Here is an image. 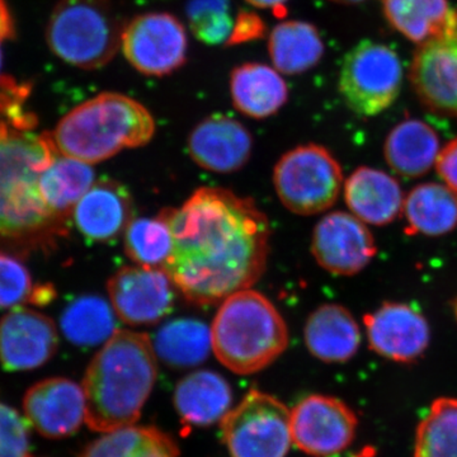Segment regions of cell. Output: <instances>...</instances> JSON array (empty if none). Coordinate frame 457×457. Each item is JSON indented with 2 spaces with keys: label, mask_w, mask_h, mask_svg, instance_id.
<instances>
[{
  "label": "cell",
  "mask_w": 457,
  "mask_h": 457,
  "mask_svg": "<svg viewBox=\"0 0 457 457\" xmlns=\"http://www.w3.org/2000/svg\"><path fill=\"white\" fill-rule=\"evenodd\" d=\"M90 164L57 154L40 179V191L47 209L69 225L75 206L95 183Z\"/></svg>",
  "instance_id": "obj_27"
},
{
  "label": "cell",
  "mask_w": 457,
  "mask_h": 457,
  "mask_svg": "<svg viewBox=\"0 0 457 457\" xmlns=\"http://www.w3.org/2000/svg\"><path fill=\"white\" fill-rule=\"evenodd\" d=\"M116 312L97 295H86L69 303L60 319L62 335L78 347L106 343L117 332Z\"/></svg>",
  "instance_id": "obj_29"
},
{
  "label": "cell",
  "mask_w": 457,
  "mask_h": 457,
  "mask_svg": "<svg viewBox=\"0 0 457 457\" xmlns=\"http://www.w3.org/2000/svg\"><path fill=\"white\" fill-rule=\"evenodd\" d=\"M108 295L116 317L132 327L154 326L171 312L177 288L163 269L122 267L110 278Z\"/></svg>",
  "instance_id": "obj_13"
},
{
  "label": "cell",
  "mask_w": 457,
  "mask_h": 457,
  "mask_svg": "<svg viewBox=\"0 0 457 457\" xmlns=\"http://www.w3.org/2000/svg\"><path fill=\"white\" fill-rule=\"evenodd\" d=\"M359 420L342 400L311 395L291 411V436L297 449L312 457H333L351 446Z\"/></svg>",
  "instance_id": "obj_12"
},
{
  "label": "cell",
  "mask_w": 457,
  "mask_h": 457,
  "mask_svg": "<svg viewBox=\"0 0 457 457\" xmlns=\"http://www.w3.org/2000/svg\"><path fill=\"white\" fill-rule=\"evenodd\" d=\"M123 29L112 0H60L47 23L46 41L66 64L95 71L119 53Z\"/></svg>",
  "instance_id": "obj_6"
},
{
  "label": "cell",
  "mask_w": 457,
  "mask_h": 457,
  "mask_svg": "<svg viewBox=\"0 0 457 457\" xmlns=\"http://www.w3.org/2000/svg\"><path fill=\"white\" fill-rule=\"evenodd\" d=\"M188 25L198 40L219 45L230 40L234 20L228 0H189Z\"/></svg>",
  "instance_id": "obj_34"
},
{
  "label": "cell",
  "mask_w": 457,
  "mask_h": 457,
  "mask_svg": "<svg viewBox=\"0 0 457 457\" xmlns=\"http://www.w3.org/2000/svg\"><path fill=\"white\" fill-rule=\"evenodd\" d=\"M79 457H179L176 444L155 427H126L104 433Z\"/></svg>",
  "instance_id": "obj_30"
},
{
  "label": "cell",
  "mask_w": 457,
  "mask_h": 457,
  "mask_svg": "<svg viewBox=\"0 0 457 457\" xmlns=\"http://www.w3.org/2000/svg\"><path fill=\"white\" fill-rule=\"evenodd\" d=\"M0 69H2V51H0Z\"/></svg>",
  "instance_id": "obj_45"
},
{
  "label": "cell",
  "mask_w": 457,
  "mask_h": 457,
  "mask_svg": "<svg viewBox=\"0 0 457 457\" xmlns=\"http://www.w3.org/2000/svg\"><path fill=\"white\" fill-rule=\"evenodd\" d=\"M231 396L230 385L222 376L201 370L179 381L174 405L183 422L207 427L227 416Z\"/></svg>",
  "instance_id": "obj_24"
},
{
  "label": "cell",
  "mask_w": 457,
  "mask_h": 457,
  "mask_svg": "<svg viewBox=\"0 0 457 457\" xmlns=\"http://www.w3.org/2000/svg\"><path fill=\"white\" fill-rule=\"evenodd\" d=\"M273 185L282 204L302 216L327 212L338 200L343 186L341 164L326 147L308 144L279 158Z\"/></svg>",
  "instance_id": "obj_7"
},
{
  "label": "cell",
  "mask_w": 457,
  "mask_h": 457,
  "mask_svg": "<svg viewBox=\"0 0 457 457\" xmlns=\"http://www.w3.org/2000/svg\"><path fill=\"white\" fill-rule=\"evenodd\" d=\"M156 376L158 362L152 339L143 333L117 330L84 376L87 425L102 433L134 425Z\"/></svg>",
  "instance_id": "obj_3"
},
{
  "label": "cell",
  "mask_w": 457,
  "mask_h": 457,
  "mask_svg": "<svg viewBox=\"0 0 457 457\" xmlns=\"http://www.w3.org/2000/svg\"><path fill=\"white\" fill-rule=\"evenodd\" d=\"M121 47L123 55L139 73L165 77L187 62V32L173 14L144 13L125 25Z\"/></svg>",
  "instance_id": "obj_10"
},
{
  "label": "cell",
  "mask_w": 457,
  "mask_h": 457,
  "mask_svg": "<svg viewBox=\"0 0 457 457\" xmlns=\"http://www.w3.org/2000/svg\"><path fill=\"white\" fill-rule=\"evenodd\" d=\"M312 252L321 269L337 276H354L378 253L365 222L348 212L328 213L312 231Z\"/></svg>",
  "instance_id": "obj_14"
},
{
  "label": "cell",
  "mask_w": 457,
  "mask_h": 457,
  "mask_svg": "<svg viewBox=\"0 0 457 457\" xmlns=\"http://www.w3.org/2000/svg\"><path fill=\"white\" fill-rule=\"evenodd\" d=\"M31 90V83L17 82L7 75L0 77V116L21 130H33L37 126L36 114L26 110Z\"/></svg>",
  "instance_id": "obj_36"
},
{
  "label": "cell",
  "mask_w": 457,
  "mask_h": 457,
  "mask_svg": "<svg viewBox=\"0 0 457 457\" xmlns=\"http://www.w3.org/2000/svg\"><path fill=\"white\" fill-rule=\"evenodd\" d=\"M303 339L309 352L318 360L343 363L359 351L361 330L347 308L338 303H324L306 320Z\"/></svg>",
  "instance_id": "obj_21"
},
{
  "label": "cell",
  "mask_w": 457,
  "mask_h": 457,
  "mask_svg": "<svg viewBox=\"0 0 457 457\" xmlns=\"http://www.w3.org/2000/svg\"><path fill=\"white\" fill-rule=\"evenodd\" d=\"M31 273L13 254L0 251V308H13L31 302Z\"/></svg>",
  "instance_id": "obj_35"
},
{
  "label": "cell",
  "mask_w": 457,
  "mask_h": 457,
  "mask_svg": "<svg viewBox=\"0 0 457 457\" xmlns=\"http://www.w3.org/2000/svg\"><path fill=\"white\" fill-rule=\"evenodd\" d=\"M234 107L252 119L278 113L288 99V88L276 69L260 62H246L230 75Z\"/></svg>",
  "instance_id": "obj_22"
},
{
  "label": "cell",
  "mask_w": 457,
  "mask_h": 457,
  "mask_svg": "<svg viewBox=\"0 0 457 457\" xmlns=\"http://www.w3.org/2000/svg\"><path fill=\"white\" fill-rule=\"evenodd\" d=\"M413 457H457V399L432 403L416 433Z\"/></svg>",
  "instance_id": "obj_33"
},
{
  "label": "cell",
  "mask_w": 457,
  "mask_h": 457,
  "mask_svg": "<svg viewBox=\"0 0 457 457\" xmlns=\"http://www.w3.org/2000/svg\"><path fill=\"white\" fill-rule=\"evenodd\" d=\"M221 429L230 457H285L293 441L291 411L254 389L222 418Z\"/></svg>",
  "instance_id": "obj_9"
},
{
  "label": "cell",
  "mask_w": 457,
  "mask_h": 457,
  "mask_svg": "<svg viewBox=\"0 0 457 457\" xmlns=\"http://www.w3.org/2000/svg\"><path fill=\"white\" fill-rule=\"evenodd\" d=\"M345 200L357 219L376 227L395 220L404 204L398 180L369 167L359 168L345 180Z\"/></svg>",
  "instance_id": "obj_20"
},
{
  "label": "cell",
  "mask_w": 457,
  "mask_h": 457,
  "mask_svg": "<svg viewBox=\"0 0 457 457\" xmlns=\"http://www.w3.org/2000/svg\"><path fill=\"white\" fill-rule=\"evenodd\" d=\"M333 3H338V4L353 5L360 4V3L366 2V0H330Z\"/></svg>",
  "instance_id": "obj_43"
},
{
  "label": "cell",
  "mask_w": 457,
  "mask_h": 457,
  "mask_svg": "<svg viewBox=\"0 0 457 457\" xmlns=\"http://www.w3.org/2000/svg\"><path fill=\"white\" fill-rule=\"evenodd\" d=\"M55 324L40 312L18 309L0 321V361L8 371L45 365L57 350Z\"/></svg>",
  "instance_id": "obj_17"
},
{
  "label": "cell",
  "mask_w": 457,
  "mask_h": 457,
  "mask_svg": "<svg viewBox=\"0 0 457 457\" xmlns=\"http://www.w3.org/2000/svg\"><path fill=\"white\" fill-rule=\"evenodd\" d=\"M370 348L385 359L414 362L423 356L431 329L422 312L404 303H385L363 317Z\"/></svg>",
  "instance_id": "obj_15"
},
{
  "label": "cell",
  "mask_w": 457,
  "mask_h": 457,
  "mask_svg": "<svg viewBox=\"0 0 457 457\" xmlns=\"http://www.w3.org/2000/svg\"><path fill=\"white\" fill-rule=\"evenodd\" d=\"M436 167L447 187L457 195V137L440 150Z\"/></svg>",
  "instance_id": "obj_38"
},
{
  "label": "cell",
  "mask_w": 457,
  "mask_h": 457,
  "mask_svg": "<svg viewBox=\"0 0 457 457\" xmlns=\"http://www.w3.org/2000/svg\"><path fill=\"white\" fill-rule=\"evenodd\" d=\"M162 212L173 236L164 270L188 303H222L263 276L270 225L252 198L227 188L203 187L179 209Z\"/></svg>",
  "instance_id": "obj_1"
},
{
  "label": "cell",
  "mask_w": 457,
  "mask_h": 457,
  "mask_svg": "<svg viewBox=\"0 0 457 457\" xmlns=\"http://www.w3.org/2000/svg\"><path fill=\"white\" fill-rule=\"evenodd\" d=\"M153 345L156 357L170 368H192L209 357L212 329L196 319H177L161 328Z\"/></svg>",
  "instance_id": "obj_28"
},
{
  "label": "cell",
  "mask_w": 457,
  "mask_h": 457,
  "mask_svg": "<svg viewBox=\"0 0 457 457\" xmlns=\"http://www.w3.org/2000/svg\"><path fill=\"white\" fill-rule=\"evenodd\" d=\"M437 132L422 120L398 123L385 141V159L395 173L407 179L425 176L440 154Z\"/></svg>",
  "instance_id": "obj_23"
},
{
  "label": "cell",
  "mask_w": 457,
  "mask_h": 457,
  "mask_svg": "<svg viewBox=\"0 0 457 457\" xmlns=\"http://www.w3.org/2000/svg\"><path fill=\"white\" fill-rule=\"evenodd\" d=\"M411 87L432 112L457 120V11L418 46L411 65Z\"/></svg>",
  "instance_id": "obj_11"
},
{
  "label": "cell",
  "mask_w": 457,
  "mask_h": 457,
  "mask_svg": "<svg viewBox=\"0 0 457 457\" xmlns=\"http://www.w3.org/2000/svg\"><path fill=\"white\" fill-rule=\"evenodd\" d=\"M55 295L56 293L55 290H54L53 286H38V287L33 288L31 303H36V305H45V303L53 302Z\"/></svg>",
  "instance_id": "obj_41"
},
{
  "label": "cell",
  "mask_w": 457,
  "mask_h": 457,
  "mask_svg": "<svg viewBox=\"0 0 457 457\" xmlns=\"http://www.w3.org/2000/svg\"><path fill=\"white\" fill-rule=\"evenodd\" d=\"M0 457H32L29 420L0 403Z\"/></svg>",
  "instance_id": "obj_37"
},
{
  "label": "cell",
  "mask_w": 457,
  "mask_h": 457,
  "mask_svg": "<svg viewBox=\"0 0 457 457\" xmlns=\"http://www.w3.org/2000/svg\"><path fill=\"white\" fill-rule=\"evenodd\" d=\"M402 86V62L386 45L363 40L345 57L338 88L352 112L363 117L384 112L399 97Z\"/></svg>",
  "instance_id": "obj_8"
},
{
  "label": "cell",
  "mask_w": 457,
  "mask_h": 457,
  "mask_svg": "<svg viewBox=\"0 0 457 457\" xmlns=\"http://www.w3.org/2000/svg\"><path fill=\"white\" fill-rule=\"evenodd\" d=\"M23 409L29 425L44 437L65 438L86 420V395L73 380L46 378L26 393Z\"/></svg>",
  "instance_id": "obj_16"
},
{
  "label": "cell",
  "mask_w": 457,
  "mask_h": 457,
  "mask_svg": "<svg viewBox=\"0 0 457 457\" xmlns=\"http://www.w3.org/2000/svg\"><path fill=\"white\" fill-rule=\"evenodd\" d=\"M408 236L441 237L457 227V195L440 183H423L403 204Z\"/></svg>",
  "instance_id": "obj_25"
},
{
  "label": "cell",
  "mask_w": 457,
  "mask_h": 457,
  "mask_svg": "<svg viewBox=\"0 0 457 457\" xmlns=\"http://www.w3.org/2000/svg\"><path fill=\"white\" fill-rule=\"evenodd\" d=\"M453 311H455V315H456V319H457V299H456L455 305H453Z\"/></svg>",
  "instance_id": "obj_44"
},
{
  "label": "cell",
  "mask_w": 457,
  "mask_h": 457,
  "mask_svg": "<svg viewBox=\"0 0 457 457\" xmlns=\"http://www.w3.org/2000/svg\"><path fill=\"white\" fill-rule=\"evenodd\" d=\"M16 37V23L7 0H0V44Z\"/></svg>",
  "instance_id": "obj_40"
},
{
  "label": "cell",
  "mask_w": 457,
  "mask_h": 457,
  "mask_svg": "<svg viewBox=\"0 0 457 457\" xmlns=\"http://www.w3.org/2000/svg\"><path fill=\"white\" fill-rule=\"evenodd\" d=\"M253 150V137L242 123L224 114H212L195 126L188 152L195 163L213 173L242 170Z\"/></svg>",
  "instance_id": "obj_18"
},
{
  "label": "cell",
  "mask_w": 457,
  "mask_h": 457,
  "mask_svg": "<svg viewBox=\"0 0 457 457\" xmlns=\"http://www.w3.org/2000/svg\"><path fill=\"white\" fill-rule=\"evenodd\" d=\"M154 134V117L145 106L107 92L71 110L50 137L60 154L96 164L122 150L146 145Z\"/></svg>",
  "instance_id": "obj_4"
},
{
  "label": "cell",
  "mask_w": 457,
  "mask_h": 457,
  "mask_svg": "<svg viewBox=\"0 0 457 457\" xmlns=\"http://www.w3.org/2000/svg\"><path fill=\"white\" fill-rule=\"evenodd\" d=\"M212 351L239 375L269 368L288 345L284 317L269 297L246 288L221 303L212 327Z\"/></svg>",
  "instance_id": "obj_5"
},
{
  "label": "cell",
  "mask_w": 457,
  "mask_h": 457,
  "mask_svg": "<svg viewBox=\"0 0 457 457\" xmlns=\"http://www.w3.org/2000/svg\"><path fill=\"white\" fill-rule=\"evenodd\" d=\"M324 51L317 27L303 21L278 23L270 35V62L276 71L285 75H299L315 68Z\"/></svg>",
  "instance_id": "obj_26"
},
{
  "label": "cell",
  "mask_w": 457,
  "mask_h": 457,
  "mask_svg": "<svg viewBox=\"0 0 457 457\" xmlns=\"http://www.w3.org/2000/svg\"><path fill=\"white\" fill-rule=\"evenodd\" d=\"M383 9L387 22L418 45L440 32L451 12L449 0H383Z\"/></svg>",
  "instance_id": "obj_31"
},
{
  "label": "cell",
  "mask_w": 457,
  "mask_h": 457,
  "mask_svg": "<svg viewBox=\"0 0 457 457\" xmlns=\"http://www.w3.org/2000/svg\"><path fill=\"white\" fill-rule=\"evenodd\" d=\"M249 4L257 8H278L279 5L285 4L287 0H245Z\"/></svg>",
  "instance_id": "obj_42"
},
{
  "label": "cell",
  "mask_w": 457,
  "mask_h": 457,
  "mask_svg": "<svg viewBox=\"0 0 457 457\" xmlns=\"http://www.w3.org/2000/svg\"><path fill=\"white\" fill-rule=\"evenodd\" d=\"M57 154L50 132L38 135L0 120V245L50 252L69 233L40 191L41 174Z\"/></svg>",
  "instance_id": "obj_2"
},
{
  "label": "cell",
  "mask_w": 457,
  "mask_h": 457,
  "mask_svg": "<svg viewBox=\"0 0 457 457\" xmlns=\"http://www.w3.org/2000/svg\"><path fill=\"white\" fill-rule=\"evenodd\" d=\"M134 215L130 191L116 180L99 179L75 206L73 221L84 237L107 243L125 233Z\"/></svg>",
  "instance_id": "obj_19"
},
{
  "label": "cell",
  "mask_w": 457,
  "mask_h": 457,
  "mask_svg": "<svg viewBox=\"0 0 457 457\" xmlns=\"http://www.w3.org/2000/svg\"><path fill=\"white\" fill-rule=\"evenodd\" d=\"M263 26H262L261 20L254 14H243L237 18V29L234 27L233 33H231V42L245 41L246 38L255 37L257 32H261Z\"/></svg>",
  "instance_id": "obj_39"
},
{
  "label": "cell",
  "mask_w": 457,
  "mask_h": 457,
  "mask_svg": "<svg viewBox=\"0 0 457 457\" xmlns=\"http://www.w3.org/2000/svg\"><path fill=\"white\" fill-rule=\"evenodd\" d=\"M123 248L137 266L164 270L173 249V236L164 213L134 219L123 233Z\"/></svg>",
  "instance_id": "obj_32"
}]
</instances>
